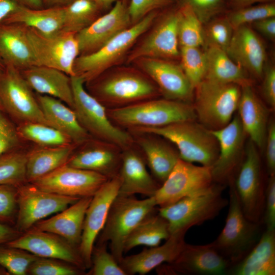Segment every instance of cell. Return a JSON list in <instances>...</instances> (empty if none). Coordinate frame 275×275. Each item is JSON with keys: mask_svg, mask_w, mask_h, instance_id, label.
<instances>
[{"mask_svg": "<svg viewBox=\"0 0 275 275\" xmlns=\"http://www.w3.org/2000/svg\"><path fill=\"white\" fill-rule=\"evenodd\" d=\"M74 110L82 127L96 139L114 144L122 150L134 145L133 135L114 124L106 107L84 88L80 76H71Z\"/></svg>", "mask_w": 275, "mask_h": 275, "instance_id": "cell-7", "label": "cell"}, {"mask_svg": "<svg viewBox=\"0 0 275 275\" xmlns=\"http://www.w3.org/2000/svg\"><path fill=\"white\" fill-rule=\"evenodd\" d=\"M176 0H130L128 10L132 24L150 13L172 6Z\"/></svg>", "mask_w": 275, "mask_h": 275, "instance_id": "cell-50", "label": "cell"}, {"mask_svg": "<svg viewBox=\"0 0 275 275\" xmlns=\"http://www.w3.org/2000/svg\"><path fill=\"white\" fill-rule=\"evenodd\" d=\"M17 187V213L14 227L22 233L37 222L57 213L80 198L62 196L40 189L30 182Z\"/></svg>", "mask_w": 275, "mask_h": 275, "instance_id": "cell-13", "label": "cell"}, {"mask_svg": "<svg viewBox=\"0 0 275 275\" xmlns=\"http://www.w3.org/2000/svg\"><path fill=\"white\" fill-rule=\"evenodd\" d=\"M229 186V210L225 225L211 243L231 267L241 260L257 243L262 234V224L245 217L233 182Z\"/></svg>", "mask_w": 275, "mask_h": 275, "instance_id": "cell-8", "label": "cell"}, {"mask_svg": "<svg viewBox=\"0 0 275 275\" xmlns=\"http://www.w3.org/2000/svg\"><path fill=\"white\" fill-rule=\"evenodd\" d=\"M73 0H41L44 8L64 7Z\"/></svg>", "mask_w": 275, "mask_h": 275, "instance_id": "cell-60", "label": "cell"}, {"mask_svg": "<svg viewBox=\"0 0 275 275\" xmlns=\"http://www.w3.org/2000/svg\"><path fill=\"white\" fill-rule=\"evenodd\" d=\"M20 139L17 127L0 108V155L16 150Z\"/></svg>", "mask_w": 275, "mask_h": 275, "instance_id": "cell-51", "label": "cell"}, {"mask_svg": "<svg viewBox=\"0 0 275 275\" xmlns=\"http://www.w3.org/2000/svg\"><path fill=\"white\" fill-rule=\"evenodd\" d=\"M178 36L180 47L204 46L203 24L190 7L177 5Z\"/></svg>", "mask_w": 275, "mask_h": 275, "instance_id": "cell-40", "label": "cell"}, {"mask_svg": "<svg viewBox=\"0 0 275 275\" xmlns=\"http://www.w3.org/2000/svg\"><path fill=\"white\" fill-rule=\"evenodd\" d=\"M20 5L34 9L44 8L41 0H15Z\"/></svg>", "mask_w": 275, "mask_h": 275, "instance_id": "cell-59", "label": "cell"}, {"mask_svg": "<svg viewBox=\"0 0 275 275\" xmlns=\"http://www.w3.org/2000/svg\"><path fill=\"white\" fill-rule=\"evenodd\" d=\"M191 8L203 24L228 10V0H176Z\"/></svg>", "mask_w": 275, "mask_h": 275, "instance_id": "cell-48", "label": "cell"}, {"mask_svg": "<svg viewBox=\"0 0 275 275\" xmlns=\"http://www.w3.org/2000/svg\"><path fill=\"white\" fill-rule=\"evenodd\" d=\"M37 99L46 119L74 144L81 145L89 140L90 134L79 123L73 109L50 96L39 95Z\"/></svg>", "mask_w": 275, "mask_h": 275, "instance_id": "cell-33", "label": "cell"}, {"mask_svg": "<svg viewBox=\"0 0 275 275\" xmlns=\"http://www.w3.org/2000/svg\"><path fill=\"white\" fill-rule=\"evenodd\" d=\"M195 89L194 107L202 125L209 130L227 125L237 109L241 86L204 79Z\"/></svg>", "mask_w": 275, "mask_h": 275, "instance_id": "cell-9", "label": "cell"}, {"mask_svg": "<svg viewBox=\"0 0 275 275\" xmlns=\"http://www.w3.org/2000/svg\"><path fill=\"white\" fill-rule=\"evenodd\" d=\"M92 198H81L55 215L37 222L32 228L55 234L78 248L86 212Z\"/></svg>", "mask_w": 275, "mask_h": 275, "instance_id": "cell-27", "label": "cell"}, {"mask_svg": "<svg viewBox=\"0 0 275 275\" xmlns=\"http://www.w3.org/2000/svg\"><path fill=\"white\" fill-rule=\"evenodd\" d=\"M4 67V64L0 60V72L3 70Z\"/></svg>", "mask_w": 275, "mask_h": 275, "instance_id": "cell-63", "label": "cell"}, {"mask_svg": "<svg viewBox=\"0 0 275 275\" xmlns=\"http://www.w3.org/2000/svg\"><path fill=\"white\" fill-rule=\"evenodd\" d=\"M252 28L272 40L275 39V17L264 18L252 23Z\"/></svg>", "mask_w": 275, "mask_h": 275, "instance_id": "cell-55", "label": "cell"}, {"mask_svg": "<svg viewBox=\"0 0 275 275\" xmlns=\"http://www.w3.org/2000/svg\"><path fill=\"white\" fill-rule=\"evenodd\" d=\"M102 10L110 8L118 0H92Z\"/></svg>", "mask_w": 275, "mask_h": 275, "instance_id": "cell-61", "label": "cell"}, {"mask_svg": "<svg viewBox=\"0 0 275 275\" xmlns=\"http://www.w3.org/2000/svg\"><path fill=\"white\" fill-rule=\"evenodd\" d=\"M257 146L250 139L233 184L242 211L249 220L262 224L266 186L263 182L261 160Z\"/></svg>", "mask_w": 275, "mask_h": 275, "instance_id": "cell-11", "label": "cell"}, {"mask_svg": "<svg viewBox=\"0 0 275 275\" xmlns=\"http://www.w3.org/2000/svg\"><path fill=\"white\" fill-rule=\"evenodd\" d=\"M0 60L19 70L36 65L26 26L18 23H0Z\"/></svg>", "mask_w": 275, "mask_h": 275, "instance_id": "cell-29", "label": "cell"}, {"mask_svg": "<svg viewBox=\"0 0 275 275\" xmlns=\"http://www.w3.org/2000/svg\"><path fill=\"white\" fill-rule=\"evenodd\" d=\"M26 154L16 150L0 155V184L18 187L26 183Z\"/></svg>", "mask_w": 275, "mask_h": 275, "instance_id": "cell-41", "label": "cell"}, {"mask_svg": "<svg viewBox=\"0 0 275 275\" xmlns=\"http://www.w3.org/2000/svg\"><path fill=\"white\" fill-rule=\"evenodd\" d=\"M17 129L21 138L43 147H57L74 144L70 138L61 131L44 124L22 123L17 127Z\"/></svg>", "mask_w": 275, "mask_h": 275, "instance_id": "cell-39", "label": "cell"}, {"mask_svg": "<svg viewBox=\"0 0 275 275\" xmlns=\"http://www.w3.org/2000/svg\"><path fill=\"white\" fill-rule=\"evenodd\" d=\"M262 223L266 230H275V175L269 176L266 184Z\"/></svg>", "mask_w": 275, "mask_h": 275, "instance_id": "cell-52", "label": "cell"}, {"mask_svg": "<svg viewBox=\"0 0 275 275\" xmlns=\"http://www.w3.org/2000/svg\"><path fill=\"white\" fill-rule=\"evenodd\" d=\"M17 210V187L0 184V222L15 224Z\"/></svg>", "mask_w": 275, "mask_h": 275, "instance_id": "cell-49", "label": "cell"}, {"mask_svg": "<svg viewBox=\"0 0 275 275\" xmlns=\"http://www.w3.org/2000/svg\"><path fill=\"white\" fill-rule=\"evenodd\" d=\"M118 175L109 179L94 194L87 209L78 246L87 269L91 266V255L97 237L105 224L111 206L118 195Z\"/></svg>", "mask_w": 275, "mask_h": 275, "instance_id": "cell-17", "label": "cell"}, {"mask_svg": "<svg viewBox=\"0 0 275 275\" xmlns=\"http://www.w3.org/2000/svg\"><path fill=\"white\" fill-rule=\"evenodd\" d=\"M161 267V273L219 275L228 273L231 265L212 243L205 245L185 243L174 261Z\"/></svg>", "mask_w": 275, "mask_h": 275, "instance_id": "cell-22", "label": "cell"}, {"mask_svg": "<svg viewBox=\"0 0 275 275\" xmlns=\"http://www.w3.org/2000/svg\"><path fill=\"white\" fill-rule=\"evenodd\" d=\"M187 229L172 233L161 245L144 249L140 253L123 257L119 264L126 275L145 274L164 263L174 261L185 244Z\"/></svg>", "mask_w": 275, "mask_h": 275, "instance_id": "cell-25", "label": "cell"}, {"mask_svg": "<svg viewBox=\"0 0 275 275\" xmlns=\"http://www.w3.org/2000/svg\"><path fill=\"white\" fill-rule=\"evenodd\" d=\"M63 9L64 18L61 30L74 34L90 25L101 11L92 0H73Z\"/></svg>", "mask_w": 275, "mask_h": 275, "instance_id": "cell-38", "label": "cell"}, {"mask_svg": "<svg viewBox=\"0 0 275 275\" xmlns=\"http://www.w3.org/2000/svg\"><path fill=\"white\" fill-rule=\"evenodd\" d=\"M180 64L194 89L204 80L207 61L205 50L200 47H180Z\"/></svg>", "mask_w": 275, "mask_h": 275, "instance_id": "cell-42", "label": "cell"}, {"mask_svg": "<svg viewBox=\"0 0 275 275\" xmlns=\"http://www.w3.org/2000/svg\"><path fill=\"white\" fill-rule=\"evenodd\" d=\"M157 206L153 196L138 200L133 196H117L99 235L97 244L109 242L111 253L119 264L123 258L127 238L146 217L155 212Z\"/></svg>", "mask_w": 275, "mask_h": 275, "instance_id": "cell-6", "label": "cell"}, {"mask_svg": "<svg viewBox=\"0 0 275 275\" xmlns=\"http://www.w3.org/2000/svg\"><path fill=\"white\" fill-rule=\"evenodd\" d=\"M127 0H118L107 13L75 34L79 55L94 52L132 25Z\"/></svg>", "mask_w": 275, "mask_h": 275, "instance_id": "cell-20", "label": "cell"}, {"mask_svg": "<svg viewBox=\"0 0 275 275\" xmlns=\"http://www.w3.org/2000/svg\"><path fill=\"white\" fill-rule=\"evenodd\" d=\"M87 274L126 275L119 263L106 249V244L94 246L91 255V266Z\"/></svg>", "mask_w": 275, "mask_h": 275, "instance_id": "cell-46", "label": "cell"}, {"mask_svg": "<svg viewBox=\"0 0 275 275\" xmlns=\"http://www.w3.org/2000/svg\"><path fill=\"white\" fill-rule=\"evenodd\" d=\"M158 14V11L150 13L115 36L97 51L79 55L74 63L75 75L81 77L85 82L88 84L107 70L116 66L128 56L134 44L149 29Z\"/></svg>", "mask_w": 275, "mask_h": 275, "instance_id": "cell-5", "label": "cell"}, {"mask_svg": "<svg viewBox=\"0 0 275 275\" xmlns=\"http://www.w3.org/2000/svg\"><path fill=\"white\" fill-rule=\"evenodd\" d=\"M236 63L256 77L262 78L265 66L266 53L263 41L249 24L234 30L226 50Z\"/></svg>", "mask_w": 275, "mask_h": 275, "instance_id": "cell-23", "label": "cell"}, {"mask_svg": "<svg viewBox=\"0 0 275 275\" xmlns=\"http://www.w3.org/2000/svg\"><path fill=\"white\" fill-rule=\"evenodd\" d=\"M226 16L234 29L267 17H275V2L257 4L248 7L229 10Z\"/></svg>", "mask_w": 275, "mask_h": 275, "instance_id": "cell-44", "label": "cell"}, {"mask_svg": "<svg viewBox=\"0 0 275 275\" xmlns=\"http://www.w3.org/2000/svg\"><path fill=\"white\" fill-rule=\"evenodd\" d=\"M20 5L15 0H0V23Z\"/></svg>", "mask_w": 275, "mask_h": 275, "instance_id": "cell-57", "label": "cell"}, {"mask_svg": "<svg viewBox=\"0 0 275 275\" xmlns=\"http://www.w3.org/2000/svg\"><path fill=\"white\" fill-rule=\"evenodd\" d=\"M72 154L67 164L98 173L109 179L118 175L122 149L110 143L97 140Z\"/></svg>", "mask_w": 275, "mask_h": 275, "instance_id": "cell-26", "label": "cell"}, {"mask_svg": "<svg viewBox=\"0 0 275 275\" xmlns=\"http://www.w3.org/2000/svg\"><path fill=\"white\" fill-rule=\"evenodd\" d=\"M207 68L204 79L220 83H234L241 87L251 85L248 72L234 62L223 49L215 47L204 48Z\"/></svg>", "mask_w": 275, "mask_h": 275, "instance_id": "cell-36", "label": "cell"}, {"mask_svg": "<svg viewBox=\"0 0 275 275\" xmlns=\"http://www.w3.org/2000/svg\"><path fill=\"white\" fill-rule=\"evenodd\" d=\"M210 131L218 146V157L211 167L213 181L230 185L234 181L243 160L241 158L246 133L238 115L225 126Z\"/></svg>", "mask_w": 275, "mask_h": 275, "instance_id": "cell-16", "label": "cell"}, {"mask_svg": "<svg viewBox=\"0 0 275 275\" xmlns=\"http://www.w3.org/2000/svg\"><path fill=\"white\" fill-rule=\"evenodd\" d=\"M178 6L168 12L142 41L129 52L130 63L142 58L174 59L180 56Z\"/></svg>", "mask_w": 275, "mask_h": 275, "instance_id": "cell-19", "label": "cell"}, {"mask_svg": "<svg viewBox=\"0 0 275 275\" xmlns=\"http://www.w3.org/2000/svg\"><path fill=\"white\" fill-rule=\"evenodd\" d=\"M34 254L6 244L0 245V265L10 274L26 275L29 266L37 258Z\"/></svg>", "mask_w": 275, "mask_h": 275, "instance_id": "cell-45", "label": "cell"}, {"mask_svg": "<svg viewBox=\"0 0 275 275\" xmlns=\"http://www.w3.org/2000/svg\"><path fill=\"white\" fill-rule=\"evenodd\" d=\"M20 71L32 90L56 98L73 108L71 76L57 69L43 66L34 65Z\"/></svg>", "mask_w": 275, "mask_h": 275, "instance_id": "cell-28", "label": "cell"}, {"mask_svg": "<svg viewBox=\"0 0 275 275\" xmlns=\"http://www.w3.org/2000/svg\"><path fill=\"white\" fill-rule=\"evenodd\" d=\"M262 92L267 103L275 106V68L272 65H265L263 70Z\"/></svg>", "mask_w": 275, "mask_h": 275, "instance_id": "cell-54", "label": "cell"}, {"mask_svg": "<svg viewBox=\"0 0 275 275\" xmlns=\"http://www.w3.org/2000/svg\"><path fill=\"white\" fill-rule=\"evenodd\" d=\"M106 111L114 124L130 131L160 127L177 122L195 120L197 118L194 106L189 103L166 98H153Z\"/></svg>", "mask_w": 275, "mask_h": 275, "instance_id": "cell-2", "label": "cell"}, {"mask_svg": "<svg viewBox=\"0 0 275 275\" xmlns=\"http://www.w3.org/2000/svg\"><path fill=\"white\" fill-rule=\"evenodd\" d=\"M204 24V48L215 47L226 51L234 30L226 15L217 16Z\"/></svg>", "mask_w": 275, "mask_h": 275, "instance_id": "cell-43", "label": "cell"}, {"mask_svg": "<svg viewBox=\"0 0 275 275\" xmlns=\"http://www.w3.org/2000/svg\"><path fill=\"white\" fill-rule=\"evenodd\" d=\"M265 146V160L269 176L275 175V123L273 120L268 122Z\"/></svg>", "mask_w": 275, "mask_h": 275, "instance_id": "cell-53", "label": "cell"}, {"mask_svg": "<svg viewBox=\"0 0 275 275\" xmlns=\"http://www.w3.org/2000/svg\"><path fill=\"white\" fill-rule=\"evenodd\" d=\"M108 179L98 173L66 163L30 183L47 191L81 198L93 197Z\"/></svg>", "mask_w": 275, "mask_h": 275, "instance_id": "cell-14", "label": "cell"}, {"mask_svg": "<svg viewBox=\"0 0 275 275\" xmlns=\"http://www.w3.org/2000/svg\"><path fill=\"white\" fill-rule=\"evenodd\" d=\"M133 63L154 82L164 98L187 103L191 99L194 88L180 65L154 58H142Z\"/></svg>", "mask_w": 275, "mask_h": 275, "instance_id": "cell-18", "label": "cell"}, {"mask_svg": "<svg viewBox=\"0 0 275 275\" xmlns=\"http://www.w3.org/2000/svg\"><path fill=\"white\" fill-rule=\"evenodd\" d=\"M76 145L44 147L28 154L26 159V179L32 182L65 164Z\"/></svg>", "mask_w": 275, "mask_h": 275, "instance_id": "cell-35", "label": "cell"}, {"mask_svg": "<svg viewBox=\"0 0 275 275\" xmlns=\"http://www.w3.org/2000/svg\"><path fill=\"white\" fill-rule=\"evenodd\" d=\"M232 275L275 274V230H266L255 246L239 262L232 265Z\"/></svg>", "mask_w": 275, "mask_h": 275, "instance_id": "cell-32", "label": "cell"}, {"mask_svg": "<svg viewBox=\"0 0 275 275\" xmlns=\"http://www.w3.org/2000/svg\"><path fill=\"white\" fill-rule=\"evenodd\" d=\"M225 185L214 182L210 186L186 196L168 205L160 207L158 213L169 224L170 234L200 225L214 219L228 205L223 196Z\"/></svg>", "mask_w": 275, "mask_h": 275, "instance_id": "cell-4", "label": "cell"}, {"mask_svg": "<svg viewBox=\"0 0 275 275\" xmlns=\"http://www.w3.org/2000/svg\"><path fill=\"white\" fill-rule=\"evenodd\" d=\"M0 274H10V273L6 269L0 265Z\"/></svg>", "mask_w": 275, "mask_h": 275, "instance_id": "cell-62", "label": "cell"}, {"mask_svg": "<svg viewBox=\"0 0 275 275\" xmlns=\"http://www.w3.org/2000/svg\"><path fill=\"white\" fill-rule=\"evenodd\" d=\"M133 146L122 151L118 196H131L139 194L152 197L160 185L148 171L144 157Z\"/></svg>", "mask_w": 275, "mask_h": 275, "instance_id": "cell-24", "label": "cell"}, {"mask_svg": "<svg viewBox=\"0 0 275 275\" xmlns=\"http://www.w3.org/2000/svg\"><path fill=\"white\" fill-rule=\"evenodd\" d=\"M64 18L63 7L34 9L20 5L1 23L21 24L49 34L62 30Z\"/></svg>", "mask_w": 275, "mask_h": 275, "instance_id": "cell-34", "label": "cell"}, {"mask_svg": "<svg viewBox=\"0 0 275 275\" xmlns=\"http://www.w3.org/2000/svg\"><path fill=\"white\" fill-rule=\"evenodd\" d=\"M0 108L20 124L38 122L52 126L20 70L9 65L4 64L0 72Z\"/></svg>", "mask_w": 275, "mask_h": 275, "instance_id": "cell-10", "label": "cell"}, {"mask_svg": "<svg viewBox=\"0 0 275 275\" xmlns=\"http://www.w3.org/2000/svg\"><path fill=\"white\" fill-rule=\"evenodd\" d=\"M213 183L211 167L198 166L179 159L153 197L157 206L163 207Z\"/></svg>", "mask_w": 275, "mask_h": 275, "instance_id": "cell-15", "label": "cell"}, {"mask_svg": "<svg viewBox=\"0 0 275 275\" xmlns=\"http://www.w3.org/2000/svg\"><path fill=\"white\" fill-rule=\"evenodd\" d=\"M84 270L65 261L52 258L37 257L29 266L27 274L79 275Z\"/></svg>", "mask_w": 275, "mask_h": 275, "instance_id": "cell-47", "label": "cell"}, {"mask_svg": "<svg viewBox=\"0 0 275 275\" xmlns=\"http://www.w3.org/2000/svg\"><path fill=\"white\" fill-rule=\"evenodd\" d=\"M7 245L25 250L38 257L56 259L86 270L78 247L52 233L32 228Z\"/></svg>", "mask_w": 275, "mask_h": 275, "instance_id": "cell-21", "label": "cell"}, {"mask_svg": "<svg viewBox=\"0 0 275 275\" xmlns=\"http://www.w3.org/2000/svg\"><path fill=\"white\" fill-rule=\"evenodd\" d=\"M237 109L246 134L259 148L265 145L268 124V112L254 92L251 85L241 87Z\"/></svg>", "mask_w": 275, "mask_h": 275, "instance_id": "cell-30", "label": "cell"}, {"mask_svg": "<svg viewBox=\"0 0 275 275\" xmlns=\"http://www.w3.org/2000/svg\"><path fill=\"white\" fill-rule=\"evenodd\" d=\"M170 235L167 221L154 212L146 217L130 233L124 243V253L139 245L157 246Z\"/></svg>", "mask_w": 275, "mask_h": 275, "instance_id": "cell-37", "label": "cell"}, {"mask_svg": "<svg viewBox=\"0 0 275 275\" xmlns=\"http://www.w3.org/2000/svg\"><path fill=\"white\" fill-rule=\"evenodd\" d=\"M88 84L90 93L106 109L125 107L160 94L154 82L139 68L115 66Z\"/></svg>", "mask_w": 275, "mask_h": 275, "instance_id": "cell-1", "label": "cell"}, {"mask_svg": "<svg viewBox=\"0 0 275 275\" xmlns=\"http://www.w3.org/2000/svg\"><path fill=\"white\" fill-rule=\"evenodd\" d=\"M134 143L142 150L144 158L153 175L163 183L180 159L175 150L159 136L147 133L133 132Z\"/></svg>", "mask_w": 275, "mask_h": 275, "instance_id": "cell-31", "label": "cell"}, {"mask_svg": "<svg viewBox=\"0 0 275 275\" xmlns=\"http://www.w3.org/2000/svg\"><path fill=\"white\" fill-rule=\"evenodd\" d=\"M274 2V0H228V10L240 9L256 4Z\"/></svg>", "mask_w": 275, "mask_h": 275, "instance_id": "cell-58", "label": "cell"}, {"mask_svg": "<svg viewBox=\"0 0 275 275\" xmlns=\"http://www.w3.org/2000/svg\"><path fill=\"white\" fill-rule=\"evenodd\" d=\"M194 121H179L160 127L138 128L130 130V133L158 135L176 146L180 159L212 167L218 155L217 141L210 130Z\"/></svg>", "mask_w": 275, "mask_h": 275, "instance_id": "cell-3", "label": "cell"}, {"mask_svg": "<svg viewBox=\"0 0 275 275\" xmlns=\"http://www.w3.org/2000/svg\"><path fill=\"white\" fill-rule=\"evenodd\" d=\"M26 34L36 65L56 68L70 76L75 75L74 63L79 55L76 34L61 30L45 34L30 27H26Z\"/></svg>", "mask_w": 275, "mask_h": 275, "instance_id": "cell-12", "label": "cell"}, {"mask_svg": "<svg viewBox=\"0 0 275 275\" xmlns=\"http://www.w3.org/2000/svg\"><path fill=\"white\" fill-rule=\"evenodd\" d=\"M21 234L14 226L0 222V245L7 243Z\"/></svg>", "mask_w": 275, "mask_h": 275, "instance_id": "cell-56", "label": "cell"}]
</instances>
